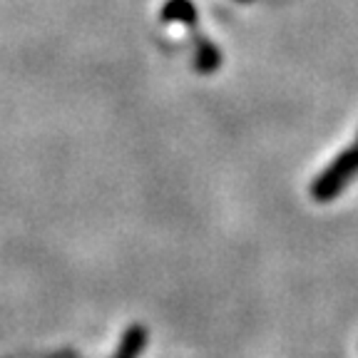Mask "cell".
<instances>
[{
    "mask_svg": "<svg viewBox=\"0 0 358 358\" xmlns=\"http://www.w3.org/2000/svg\"><path fill=\"white\" fill-rule=\"evenodd\" d=\"M162 20L179 22V25H189V28H194L196 22H199V13H196L192 0H167L162 8Z\"/></svg>",
    "mask_w": 358,
    "mask_h": 358,
    "instance_id": "1",
    "label": "cell"
},
{
    "mask_svg": "<svg viewBox=\"0 0 358 358\" xmlns=\"http://www.w3.org/2000/svg\"><path fill=\"white\" fill-rule=\"evenodd\" d=\"M222 65V52L219 48L207 38L196 40V50H194V70L201 75H212L214 70H219Z\"/></svg>",
    "mask_w": 358,
    "mask_h": 358,
    "instance_id": "2",
    "label": "cell"
},
{
    "mask_svg": "<svg viewBox=\"0 0 358 358\" xmlns=\"http://www.w3.org/2000/svg\"><path fill=\"white\" fill-rule=\"evenodd\" d=\"M145 338H147V334H145V329H132L127 336H124V341H122V346H120V351H117V356L115 358H134L137 353L142 351V346H145Z\"/></svg>",
    "mask_w": 358,
    "mask_h": 358,
    "instance_id": "3",
    "label": "cell"
},
{
    "mask_svg": "<svg viewBox=\"0 0 358 358\" xmlns=\"http://www.w3.org/2000/svg\"><path fill=\"white\" fill-rule=\"evenodd\" d=\"M239 3H249V0H239Z\"/></svg>",
    "mask_w": 358,
    "mask_h": 358,
    "instance_id": "4",
    "label": "cell"
}]
</instances>
